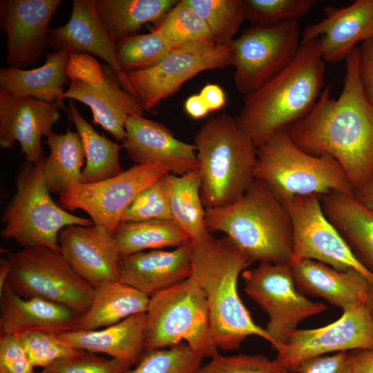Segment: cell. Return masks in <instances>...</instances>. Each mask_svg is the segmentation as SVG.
Here are the masks:
<instances>
[{"label":"cell","instance_id":"obj_1","mask_svg":"<svg viewBox=\"0 0 373 373\" xmlns=\"http://www.w3.org/2000/svg\"><path fill=\"white\" fill-rule=\"evenodd\" d=\"M345 61L340 95L332 97L331 86L327 85L311 111L287 130L304 151L334 158L355 193L373 174V104L361 83L358 47Z\"/></svg>","mask_w":373,"mask_h":373},{"label":"cell","instance_id":"obj_2","mask_svg":"<svg viewBox=\"0 0 373 373\" xmlns=\"http://www.w3.org/2000/svg\"><path fill=\"white\" fill-rule=\"evenodd\" d=\"M325 75L319 39L301 41L297 55L285 69L245 95L236 117L239 126L258 148L311 111L323 90Z\"/></svg>","mask_w":373,"mask_h":373},{"label":"cell","instance_id":"obj_3","mask_svg":"<svg viewBox=\"0 0 373 373\" xmlns=\"http://www.w3.org/2000/svg\"><path fill=\"white\" fill-rule=\"evenodd\" d=\"M250 265L227 236L193 243L191 277L204 294L212 335L222 350L239 348L251 335L274 344L266 329L254 323L238 294L239 275Z\"/></svg>","mask_w":373,"mask_h":373},{"label":"cell","instance_id":"obj_4","mask_svg":"<svg viewBox=\"0 0 373 373\" xmlns=\"http://www.w3.org/2000/svg\"><path fill=\"white\" fill-rule=\"evenodd\" d=\"M208 231L222 232L249 263H290L294 227L284 204L262 182L255 180L235 202L206 209Z\"/></svg>","mask_w":373,"mask_h":373},{"label":"cell","instance_id":"obj_5","mask_svg":"<svg viewBox=\"0 0 373 373\" xmlns=\"http://www.w3.org/2000/svg\"><path fill=\"white\" fill-rule=\"evenodd\" d=\"M193 144L205 209L223 207L240 198L254 180L258 148L236 118L221 114L207 120Z\"/></svg>","mask_w":373,"mask_h":373},{"label":"cell","instance_id":"obj_6","mask_svg":"<svg viewBox=\"0 0 373 373\" xmlns=\"http://www.w3.org/2000/svg\"><path fill=\"white\" fill-rule=\"evenodd\" d=\"M281 202L296 196L324 195L333 191L354 194L343 168L329 155H314L298 147L287 128L258 147L254 171Z\"/></svg>","mask_w":373,"mask_h":373},{"label":"cell","instance_id":"obj_7","mask_svg":"<svg viewBox=\"0 0 373 373\" xmlns=\"http://www.w3.org/2000/svg\"><path fill=\"white\" fill-rule=\"evenodd\" d=\"M44 160L21 166L15 180L16 193L1 217L4 227L1 236L6 240H15L23 248L42 246L61 252L58 238L62 229L95 224L55 203L44 182Z\"/></svg>","mask_w":373,"mask_h":373},{"label":"cell","instance_id":"obj_8","mask_svg":"<svg viewBox=\"0 0 373 373\" xmlns=\"http://www.w3.org/2000/svg\"><path fill=\"white\" fill-rule=\"evenodd\" d=\"M145 352L186 343L202 358L216 356L204 294L191 278L150 298Z\"/></svg>","mask_w":373,"mask_h":373},{"label":"cell","instance_id":"obj_9","mask_svg":"<svg viewBox=\"0 0 373 373\" xmlns=\"http://www.w3.org/2000/svg\"><path fill=\"white\" fill-rule=\"evenodd\" d=\"M7 257L11 269L6 283L18 296L57 303L77 318L89 309L95 289L73 270L61 252L39 246L10 252Z\"/></svg>","mask_w":373,"mask_h":373},{"label":"cell","instance_id":"obj_10","mask_svg":"<svg viewBox=\"0 0 373 373\" xmlns=\"http://www.w3.org/2000/svg\"><path fill=\"white\" fill-rule=\"evenodd\" d=\"M245 291L268 315L266 331L278 351L305 318L321 314L327 307L306 298L296 287L290 263L260 262L242 273Z\"/></svg>","mask_w":373,"mask_h":373},{"label":"cell","instance_id":"obj_11","mask_svg":"<svg viewBox=\"0 0 373 373\" xmlns=\"http://www.w3.org/2000/svg\"><path fill=\"white\" fill-rule=\"evenodd\" d=\"M300 45L298 21L245 29L230 44L237 90L245 96L259 89L293 61Z\"/></svg>","mask_w":373,"mask_h":373},{"label":"cell","instance_id":"obj_12","mask_svg":"<svg viewBox=\"0 0 373 373\" xmlns=\"http://www.w3.org/2000/svg\"><path fill=\"white\" fill-rule=\"evenodd\" d=\"M321 195L296 196L282 203L294 227L292 261L316 260L338 271L357 270L373 285V274L358 260L344 238L325 216Z\"/></svg>","mask_w":373,"mask_h":373},{"label":"cell","instance_id":"obj_13","mask_svg":"<svg viewBox=\"0 0 373 373\" xmlns=\"http://www.w3.org/2000/svg\"><path fill=\"white\" fill-rule=\"evenodd\" d=\"M170 173L160 164H135L113 178L89 184H75L59 195L61 204L71 211L86 212L95 225L113 235L122 215L137 195L155 180Z\"/></svg>","mask_w":373,"mask_h":373},{"label":"cell","instance_id":"obj_14","mask_svg":"<svg viewBox=\"0 0 373 373\" xmlns=\"http://www.w3.org/2000/svg\"><path fill=\"white\" fill-rule=\"evenodd\" d=\"M373 349V316L367 305L344 311L322 327L296 329L279 349L277 358L291 373L303 362L329 352Z\"/></svg>","mask_w":373,"mask_h":373},{"label":"cell","instance_id":"obj_15","mask_svg":"<svg viewBox=\"0 0 373 373\" xmlns=\"http://www.w3.org/2000/svg\"><path fill=\"white\" fill-rule=\"evenodd\" d=\"M230 45L172 51L157 64L126 73L144 110L151 111L198 73L231 66Z\"/></svg>","mask_w":373,"mask_h":373},{"label":"cell","instance_id":"obj_16","mask_svg":"<svg viewBox=\"0 0 373 373\" xmlns=\"http://www.w3.org/2000/svg\"><path fill=\"white\" fill-rule=\"evenodd\" d=\"M60 0H1L0 26L7 37L6 63L22 68L36 64L50 46L49 24Z\"/></svg>","mask_w":373,"mask_h":373},{"label":"cell","instance_id":"obj_17","mask_svg":"<svg viewBox=\"0 0 373 373\" xmlns=\"http://www.w3.org/2000/svg\"><path fill=\"white\" fill-rule=\"evenodd\" d=\"M71 15L64 26L50 28V46L55 51L98 57L110 66L124 90L139 101L136 90L122 69L117 44L100 20L95 0H73Z\"/></svg>","mask_w":373,"mask_h":373},{"label":"cell","instance_id":"obj_18","mask_svg":"<svg viewBox=\"0 0 373 373\" xmlns=\"http://www.w3.org/2000/svg\"><path fill=\"white\" fill-rule=\"evenodd\" d=\"M57 102L12 96L0 89V146L12 149L17 141L27 162L42 160L41 137L47 136L59 117Z\"/></svg>","mask_w":373,"mask_h":373},{"label":"cell","instance_id":"obj_19","mask_svg":"<svg viewBox=\"0 0 373 373\" xmlns=\"http://www.w3.org/2000/svg\"><path fill=\"white\" fill-rule=\"evenodd\" d=\"M124 128L121 146L136 164L163 165L178 175L198 170L194 144L177 139L163 124L143 115H129Z\"/></svg>","mask_w":373,"mask_h":373},{"label":"cell","instance_id":"obj_20","mask_svg":"<svg viewBox=\"0 0 373 373\" xmlns=\"http://www.w3.org/2000/svg\"><path fill=\"white\" fill-rule=\"evenodd\" d=\"M61 253L73 270L94 289L119 280L120 255L113 235L98 225H70L61 231Z\"/></svg>","mask_w":373,"mask_h":373},{"label":"cell","instance_id":"obj_21","mask_svg":"<svg viewBox=\"0 0 373 373\" xmlns=\"http://www.w3.org/2000/svg\"><path fill=\"white\" fill-rule=\"evenodd\" d=\"M324 10L325 17L305 29L301 41L319 39L325 62L345 59L358 43L373 38V0H356L341 8L327 6Z\"/></svg>","mask_w":373,"mask_h":373},{"label":"cell","instance_id":"obj_22","mask_svg":"<svg viewBox=\"0 0 373 373\" xmlns=\"http://www.w3.org/2000/svg\"><path fill=\"white\" fill-rule=\"evenodd\" d=\"M193 249L191 241L172 251L128 255L120 259L119 280L151 298L191 277Z\"/></svg>","mask_w":373,"mask_h":373},{"label":"cell","instance_id":"obj_23","mask_svg":"<svg viewBox=\"0 0 373 373\" xmlns=\"http://www.w3.org/2000/svg\"><path fill=\"white\" fill-rule=\"evenodd\" d=\"M290 265L302 294L323 298L343 312L366 305L372 284L357 270L338 271L308 259L290 262Z\"/></svg>","mask_w":373,"mask_h":373},{"label":"cell","instance_id":"obj_24","mask_svg":"<svg viewBox=\"0 0 373 373\" xmlns=\"http://www.w3.org/2000/svg\"><path fill=\"white\" fill-rule=\"evenodd\" d=\"M77 317L68 307L39 298H22L6 283L0 291V336L74 329Z\"/></svg>","mask_w":373,"mask_h":373},{"label":"cell","instance_id":"obj_25","mask_svg":"<svg viewBox=\"0 0 373 373\" xmlns=\"http://www.w3.org/2000/svg\"><path fill=\"white\" fill-rule=\"evenodd\" d=\"M146 322V314L143 312L101 329L72 330L57 336L73 347L136 365L145 353Z\"/></svg>","mask_w":373,"mask_h":373},{"label":"cell","instance_id":"obj_26","mask_svg":"<svg viewBox=\"0 0 373 373\" xmlns=\"http://www.w3.org/2000/svg\"><path fill=\"white\" fill-rule=\"evenodd\" d=\"M323 212L362 265L373 274V209L354 194L333 191L321 198Z\"/></svg>","mask_w":373,"mask_h":373},{"label":"cell","instance_id":"obj_27","mask_svg":"<svg viewBox=\"0 0 373 373\" xmlns=\"http://www.w3.org/2000/svg\"><path fill=\"white\" fill-rule=\"evenodd\" d=\"M69 54L55 51L46 55L44 65L26 70L6 67L0 70V89L18 97H28L48 103L57 102L65 111L61 98L68 82L66 64Z\"/></svg>","mask_w":373,"mask_h":373},{"label":"cell","instance_id":"obj_28","mask_svg":"<svg viewBox=\"0 0 373 373\" xmlns=\"http://www.w3.org/2000/svg\"><path fill=\"white\" fill-rule=\"evenodd\" d=\"M150 298L120 280L106 282L96 288L88 311L77 318L73 330H94L115 325L146 312Z\"/></svg>","mask_w":373,"mask_h":373},{"label":"cell","instance_id":"obj_29","mask_svg":"<svg viewBox=\"0 0 373 373\" xmlns=\"http://www.w3.org/2000/svg\"><path fill=\"white\" fill-rule=\"evenodd\" d=\"M164 178L172 220L189 234L193 243L213 238L206 225L199 171L182 175L169 173Z\"/></svg>","mask_w":373,"mask_h":373},{"label":"cell","instance_id":"obj_30","mask_svg":"<svg viewBox=\"0 0 373 373\" xmlns=\"http://www.w3.org/2000/svg\"><path fill=\"white\" fill-rule=\"evenodd\" d=\"M178 0H95L101 21L116 41L137 35L147 23L153 25L178 3Z\"/></svg>","mask_w":373,"mask_h":373},{"label":"cell","instance_id":"obj_31","mask_svg":"<svg viewBox=\"0 0 373 373\" xmlns=\"http://www.w3.org/2000/svg\"><path fill=\"white\" fill-rule=\"evenodd\" d=\"M46 137L50 153L44 160V182L50 193L61 195L79 183L85 151L77 132L68 129L58 134L51 131Z\"/></svg>","mask_w":373,"mask_h":373},{"label":"cell","instance_id":"obj_32","mask_svg":"<svg viewBox=\"0 0 373 373\" xmlns=\"http://www.w3.org/2000/svg\"><path fill=\"white\" fill-rule=\"evenodd\" d=\"M66 112L76 127L85 151L86 166L82 169L79 183L97 182L122 173L119 155L122 146L97 133L82 117L72 99Z\"/></svg>","mask_w":373,"mask_h":373},{"label":"cell","instance_id":"obj_33","mask_svg":"<svg viewBox=\"0 0 373 373\" xmlns=\"http://www.w3.org/2000/svg\"><path fill=\"white\" fill-rule=\"evenodd\" d=\"M120 258L146 249L178 247L191 241L172 220L120 222L113 233Z\"/></svg>","mask_w":373,"mask_h":373},{"label":"cell","instance_id":"obj_34","mask_svg":"<svg viewBox=\"0 0 373 373\" xmlns=\"http://www.w3.org/2000/svg\"><path fill=\"white\" fill-rule=\"evenodd\" d=\"M160 33L171 51L216 46L205 21L186 2L178 3L151 29Z\"/></svg>","mask_w":373,"mask_h":373},{"label":"cell","instance_id":"obj_35","mask_svg":"<svg viewBox=\"0 0 373 373\" xmlns=\"http://www.w3.org/2000/svg\"><path fill=\"white\" fill-rule=\"evenodd\" d=\"M69 79L79 81L125 110L129 115H143L140 102L123 88L114 73H108L92 55L69 54L66 64Z\"/></svg>","mask_w":373,"mask_h":373},{"label":"cell","instance_id":"obj_36","mask_svg":"<svg viewBox=\"0 0 373 373\" xmlns=\"http://www.w3.org/2000/svg\"><path fill=\"white\" fill-rule=\"evenodd\" d=\"M208 26L216 45H230L245 20L243 0H186Z\"/></svg>","mask_w":373,"mask_h":373},{"label":"cell","instance_id":"obj_37","mask_svg":"<svg viewBox=\"0 0 373 373\" xmlns=\"http://www.w3.org/2000/svg\"><path fill=\"white\" fill-rule=\"evenodd\" d=\"M69 88L61 98L75 99L88 106L93 122L100 125L117 141L125 138V122L129 114L108 98L98 94L79 81L70 78Z\"/></svg>","mask_w":373,"mask_h":373},{"label":"cell","instance_id":"obj_38","mask_svg":"<svg viewBox=\"0 0 373 373\" xmlns=\"http://www.w3.org/2000/svg\"><path fill=\"white\" fill-rule=\"evenodd\" d=\"M117 44L119 61L126 73L152 67L172 52L162 36L153 30L149 33L126 37Z\"/></svg>","mask_w":373,"mask_h":373},{"label":"cell","instance_id":"obj_39","mask_svg":"<svg viewBox=\"0 0 373 373\" xmlns=\"http://www.w3.org/2000/svg\"><path fill=\"white\" fill-rule=\"evenodd\" d=\"M316 3L315 0H243V8L251 27L269 28L298 21Z\"/></svg>","mask_w":373,"mask_h":373},{"label":"cell","instance_id":"obj_40","mask_svg":"<svg viewBox=\"0 0 373 373\" xmlns=\"http://www.w3.org/2000/svg\"><path fill=\"white\" fill-rule=\"evenodd\" d=\"M202 358L183 342L169 349L145 352L135 367L124 373H197Z\"/></svg>","mask_w":373,"mask_h":373},{"label":"cell","instance_id":"obj_41","mask_svg":"<svg viewBox=\"0 0 373 373\" xmlns=\"http://www.w3.org/2000/svg\"><path fill=\"white\" fill-rule=\"evenodd\" d=\"M17 336L34 368L46 369L57 361L77 356L84 351L65 343L55 334L28 332Z\"/></svg>","mask_w":373,"mask_h":373},{"label":"cell","instance_id":"obj_42","mask_svg":"<svg viewBox=\"0 0 373 373\" xmlns=\"http://www.w3.org/2000/svg\"><path fill=\"white\" fill-rule=\"evenodd\" d=\"M152 220H172L164 176L137 195L124 212L121 222Z\"/></svg>","mask_w":373,"mask_h":373},{"label":"cell","instance_id":"obj_43","mask_svg":"<svg viewBox=\"0 0 373 373\" xmlns=\"http://www.w3.org/2000/svg\"><path fill=\"white\" fill-rule=\"evenodd\" d=\"M197 373H291L276 358L262 354H241L224 356L218 354Z\"/></svg>","mask_w":373,"mask_h":373},{"label":"cell","instance_id":"obj_44","mask_svg":"<svg viewBox=\"0 0 373 373\" xmlns=\"http://www.w3.org/2000/svg\"><path fill=\"white\" fill-rule=\"evenodd\" d=\"M133 365L126 360L106 359L95 353L83 351L77 356L57 361L41 371L44 373H124Z\"/></svg>","mask_w":373,"mask_h":373},{"label":"cell","instance_id":"obj_45","mask_svg":"<svg viewBox=\"0 0 373 373\" xmlns=\"http://www.w3.org/2000/svg\"><path fill=\"white\" fill-rule=\"evenodd\" d=\"M17 335L0 336V373H34Z\"/></svg>","mask_w":373,"mask_h":373},{"label":"cell","instance_id":"obj_46","mask_svg":"<svg viewBox=\"0 0 373 373\" xmlns=\"http://www.w3.org/2000/svg\"><path fill=\"white\" fill-rule=\"evenodd\" d=\"M295 373H351L350 353L339 352L332 356L310 358L301 363Z\"/></svg>","mask_w":373,"mask_h":373},{"label":"cell","instance_id":"obj_47","mask_svg":"<svg viewBox=\"0 0 373 373\" xmlns=\"http://www.w3.org/2000/svg\"><path fill=\"white\" fill-rule=\"evenodd\" d=\"M359 50V73L365 92L373 104V38L361 44Z\"/></svg>","mask_w":373,"mask_h":373},{"label":"cell","instance_id":"obj_48","mask_svg":"<svg viewBox=\"0 0 373 373\" xmlns=\"http://www.w3.org/2000/svg\"><path fill=\"white\" fill-rule=\"evenodd\" d=\"M199 95L207 105L209 111L221 109L226 103V95L222 88L216 84H207Z\"/></svg>","mask_w":373,"mask_h":373},{"label":"cell","instance_id":"obj_49","mask_svg":"<svg viewBox=\"0 0 373 373\" xmlns=\"http://www.w3.org/2000/svg\"><path fill=\"white\" fill-rule=\"evenodd\" d=\"M351 373H373V349L349 352Z\"/></svg>","mask_w":373,"mask_h":373},{"label":"cell","instance_id":"obj_50","mask_svg":"<svg viewBox=\"0 0 373 373\" xmlns=\"http://www.w3.org/2000/svg\"><path fill=\"white\" fill-rule=\"evenodd\" d=\"M186 113L193 119L206 116L210 111L199 94L191 95L184 103Z\"/></svg>","mask_w":373,"mask_h":373},{"label":"cell","instance_id":"obj_51","mask_svg":"<svg viewBox=\"0 0 373 373\" xmlns=\"http://www.w3.org/2000/svg\"><path fill=\"white\" fill-rule=\"evenodd\" d=\"M354 195L366 207L373 209V174L372 177L355 192Z\"/></svg>","mask_w":373,"mask_h":373},{"label":"cell","instance_id":"obj_52","mask_svg":"<svg viewBox=\"0 0 373 373\" xmlns=\"http://www.w3.org/2000/svg\"><path fill=\"white\" fill-rule=\"evenodd\" d=\"M11 269V262L6 258H1L0 261V291L3 288Z\"/></svg>","mask_w":373,"mask_h":373},{"label":"cell","instance_id":"obj_53","mask_svg":"<svg viewBox=\"0 0 373 373\" xmlns=\"http://www.w3.org/2000/svg\"><path fill=\"white\" fill-rule=\"evenodd\" d=\"M366 305L373 316V285H371L370 291L367 298Z\"/></svg>","mask_w":373,"mask_h":373},{"label":"cell","instance_id":"obj_54","mask_svg":"<svg viewBox=\"0 0 373 373\" xmlns=\"http://www.w3.org/2000/svg\"><path fill=\"white\" fill-rule=\"evenodd\" d=\"M34 373H44V372H43L42 371H41V372H35Z\"/></svg>","mask_w":373,"mask_h":373}]
</instances>
